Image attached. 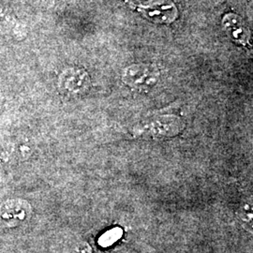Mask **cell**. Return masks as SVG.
I'll list each match as a JSON object with an SVG mask.
<instances>
[{"label": "cell", "mask_w": 253, "mask_h": 253, "mask_svg": "<svg viewBox=\"0 0 253 253\" xmlns=\"http://www.w3.org/2000/svg\"><path fill=\"white\" fill-rule=\"evenodd\" d=\"M160 78L157 67L149 64H134L124 71L122 80L127 86L134 90L145 91L152 89Z\"/></svg>", "instance_id": "1"}, {"label": "cell", "mask_w": 253, "mask_h": 253, "mask_svg": "<svg viewBox=\"0 0 253 253\" xmlns=\"http://www.w3.org/2000/svg\"><path fill=\"white\" fill-rule=\"evenodd\" d=\"M134 7L145 18L156 24H171L178 16V10L172 0H148Z\"/></svg>", "instance_id": "2"}, {"label": "cell", "mask_w": 253, "mask_h": 253, "mask_svg": "<svg viewBox=\"0 0 253 253\" xmlns=\"http://www.w3.org/2000/svg\"><path fill=\"white\" fill-rule=\"evenodd\" d=\"M32 208L26 200L12 198L0 204V228H12L25 222Z\"/></svg>", "instance_id": "3"}, {"label": "cell", "mask_w": 253, "mask_h": 253, "mask_svg": "<svg viewBox=\"0 0 253 253\" xmlns=\"http://www.w3.org/2000/svg\"><path fill=\"white\" fill-rule=\"evenodd\" d=\"M58 86L61 92L66 95H83L90 86V77L83 69L70 68L60 74L58 78Z\"/></svg>", "instance_id": "4"}, {"label": "cell", "mask_w": 253, "mask_h": 253, "mask_svg": "<svg viewBox=\"0 0 253 253\" xmlns=\"http://www.w3.org/2000/svg\"><path fill=\"white\" fill-rule=\"evenodd\" d=\"M143 133L157 138L173 137L183 129V122L175 116H162L139 128Z\"/></svg>", "instance_id": "5"}, {"label": "cell", "mask_w": 253, "mask_h": 253, "mask_svg": "<svg viewBox=\"0 0 253 253\" xmlns=\"http://www.w3.org/2000/svg\"><path fill=\"white\" fill-rule=\"evenodd\" d=\"M222 27L227 36L233 42L243 45L250 42L251 32L245 25L244 21L238 15L234 13L226 14L222 19Z\"/></svg>", "instance_id": "6"}, {"label": "cell", "mask_w": 253, "mask_h": 253, "mask_svg": "<svg viewBox=\"0 0 253 253\" xmlns=\"http://www.w3.org/2000/svg\"><path fill=\"white\" fill-rule=\"evenodd\" d=\"M238 220L244 227H247L248 230L252 231L253 228V204L252 203H244L240 206L237 211Z\"/></svg>", "instance_id": "7"}, {"label": "cell", "mask_w": 253, "mask_h": 253, "mask_svg": "<svg viewBox=\"0 0 253 253\" xmlns=\"http://www.w3.org/2000/svg\"><path fill=\"white\" fill-rule=\"evenodd\" d=\"M121 230L118 228L113 229L107 232L105 235H102V237L100 238V243L102 246H110L118 240L121 236Z\"/></svg>", "instance_id": "8"}]
</instances>
